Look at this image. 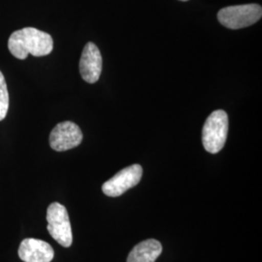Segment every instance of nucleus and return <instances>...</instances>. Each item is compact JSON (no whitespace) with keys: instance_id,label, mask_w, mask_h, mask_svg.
Listing matches in <instances>:
<instances>
[{"instance_id":"nucleus-3","label":"nucleus","mask_w":262,"mask_h":262,"mask_svg":"<svg viewBox=\"0 0 262 262\" xmlns=\"http://www.w3.org/2000/svg\"><path fill=\"white\" fill-rule=\"evenodd\" d=\"M262 8L258 4H245L225 7L217 13L219 21L229 29L250 27L261 19Z\"/></svg>"},{"instance_id":"nucleus-2","label":"nucleus","mask_w":262,"mask_h":262,"mask_svg":"<svg viewBox=\"0 0 262 262\" xmlns=\"http://www.w3.org/2000/svg\"><path fill=\"white\" fill-rule=\"evenodd\" d=\"M228 133V116L224 110L212 113L203 125L202 143L210 154H217L225 147Z\"/></svg>"},{"instance_id":"nucleus-1","label":"nucleus","mask_w":262,"mask_h":262,"mask_svg":"<svg viewBox=\"0 0 262 262\" xmlns=\"http://www.w3.org/2000/svg\"><path fill=\"white\" fill-rule=\"evenodd\" d=\"M52 36L37 28H25L13 32L8 40L10 53L19 59H26L29 54L34 56H48L52 53Z\"/></svg>"},{"instance_id":"nucleus-10","label":"nucleus","mask_w":262,"mask_h":262,"mask_svg":"<svg viewBox=\"0 0 262 262\" xmlns=\"http://www.w3.org/2000/svg\"><path fill=\"white\" fill-rule=\"evenodd\" d=\"M9 109V93L5 78L0 71V121L4 120Z\"/></svg>"},{"instance_id":"nucleus-9","label":"nucleus","mask_w":262,"mask_h":262,"mask_svg":"<svg viewBox=\"0 0 262 262\" xmlns=\"http://www.w3.org/2000/svg\"><path fill=\"white\" fill-rule=\"evenodd\" d=\"M162 253V246L155 239L137 244L128 254L126 262H156Z\"/></svg>"},{"instance_id":"nucleus-5","label":"nucleus","mask_w":262,"mask_h":262,"mask_svg":"<svg viewBox=\"0 0 262 262\" xmlns=\"http://www.w3.org/2000/svg\"><path fill=\"white\" fill-rule=\"evenodd\" d=\"M143 169L139 164H133L121 170L113 178L105 182L102 191L107 196H121L126 190L137 186L142 179Z\"/></svg>"},{"instance_id":"nucleus-4","label":"nucleus","mask_w":262,"mask_h":262,"mask_svg":"<svg viewBox=\"0 0 262 262\" xmlns=\"http://www.w3.org/2000/svg\"><path fill=\"white\" fill-rule=\"evenodd\" d=\"M48 231L57 243L69 248L73 242L70 220L66 207L57 202L52 203L47 210Z\"/></svg>"},{"instance_id":"nucleus-11","label":"nucleus","mask_w":262,"mask_h":262,"mask_svg":"<svg viewBox=\"0 0 262 262\" xmlns=\"http://www.w3.org/2000/svg\"><path fill=\"white\" fill-rule=\"evenodd\" d=\"M181 1H187V0H181Z\"/></svg>"},{"instance_id":"nucleus-7","label":"nucleus","mask_w":262,"mask_h":262,"mask_svg":"<svg viewBox=\"0 0 262 262\" xmlns=\"http://www.w3.org/2000/svg\"><path fill=\"white\" fill-rule=\"evenodd\" d=\"M79 68L82 78L86 83L94 84L99 80L102 71V56L94 43L89 42L84 46Z\"/></svg>"},{"instance_id":"nucleus-6","label":"nucleus","mask_w":262,"mask_h":262,"mask_svg":"<svg viewBox=\"0 0 262 262\" xmlns=\"http://www.w3.org/2000/svg\"><path fill=\"white\" fill-rule=\"evenodd\" d=\"M83 140L80 127L72 122H59L50 134V145L53 150L64 151L78 147Z\"/></svg>"},{"instance_id":"nucleus-8","label":"nucleus","mask_w":262,"mask_h":262,"mask_svg":"<svg viewBox=\"0 0 262 262\" xmlns=\"http://www.w3.org/2000/svg\"><path fill=\"white\" fill-rule=\"evenodd\" d=\"M19 258L24 262H51L55 252L50 244L34 238H27L19 245Z\"/></svg>"}]
</instances>
